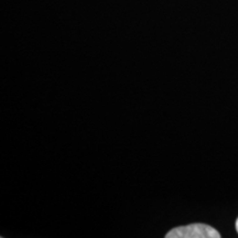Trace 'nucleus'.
<instances>
[{
	"label": "nucleus",
	"mask_w": 238,
	"mask_h": 238,
	"mask_svg": "<svg viewBox=\"0 0 238 238\" xmlns=\"http://www.w3.org/2000/svg\"><path fill=\"white\" fill-rule=\"evenodd\" d=\"M221 234L212 226L202 223L177 226L166 234V238H220Z\"/></svg>",
	"instance_id": "f257e3e1"
},
{
	"label": "nucleus",
	"mask_w": 238,
	"mask_h": 238,
	"mask_svg": "<svg viewBox=\"0 0 238 238\" xmlns=\"http://www.w3.org/2000/svg\"><path fill=\"white\" fill-rule=\"evenodd\" d=\"M235 227H236V231H237L238 233V218L236 220V223H235Z\"/></svg>",
	"instance_id": "f03ea898"
}]
</instances>
